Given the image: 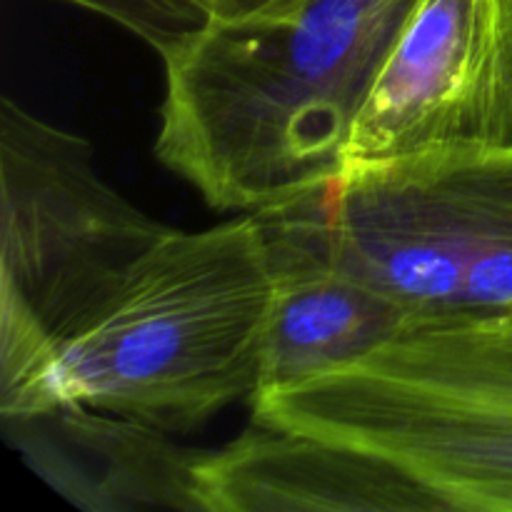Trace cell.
<instances>
[{
	"mask_svg": "<svg viewBox=\"0 0 512 512\" xmlns=\"http://www.w3.org/2000/svg\"><path fill=\"white\" fill-rule=\"evenodd\" d=\"M303 0H210L213 23H240V20L280 18L293 13Z\"/></svg>",
	"mask_w": 512,
	"mask_h": 512,
	"instance_id": "cell-11",
	"label": "cell"
},
{
	"mask_svg": "<svg viewBox=\"0 0 512 512\" xmlns=\"http://www.w3.org/2000/svg\"><path fill=\"white\" fill-rule=\"evenodd\" d=\"M413 5L303 0L280 18L210 23L160 55L155 158L220 213L325 188Z\"/></svg>",
	"mask_w": 512,
	"mask_h": 512,
	"instance_id": "cell-1",
	"label": "cell"
},
{
	"mask_svg": "<svg viewBox=\"0 0 512 512\" xmlns=\"http://www.w3.org/2000/svg\"><path fill=\"white\" fill-rule=\"evenodd\" d=\"M168 230L105 180L83 135L0 100V420L28 413L58 345Z\"/></svg>",
	"mask_w": 512,
	"mask_h": 512,
	"instance_id": "cell-4",
	"label": "cell"
},
{
	"mask_svg": "<svg viewBox=\"0 0 512 512\" xmlns=\"http://www.w3.org/2000/svg\"><path fill=\"white\" fill-rule=\"evenodd\" d=\"M270 310L273 273L253 213L170 228L58 345L23 418L75 403L173 435L198 428L260 393Z\"/></svg>",
	"mask_w": 512,
	"mask_h": 512,
	"instance_id": "cell-2",
	"label": "cell"
},
{
	"mask_svg": "<svg viewBox=\"0 0 512 512\" xmlns=\"http://www.w3.org/2000/svg\"><path fill=\"white\" fill-rule=\"evenodd\" d=\"M320 203L335 260L413 323L512 315V143L353 165Z\"/></svg>",
	"mask_w": 512,
	"mask_h": 512,
	"instance_id": "cell-5",
	"label": "cell"
},
{
	"mask_svg": "<svg viewBox=\"0 0 512 512\" xmlns=\"http://www.w3.org/2000/svg\"><path fill=\"white\" fill-rule=\"evenodd\" d=\"M205 512L443 510L385 460L318 435L255 423L198 470Z\"/></svg>",
	"mask_w": 512,
	"mask_h": 512,
	"instance_id": "cell-9",
	"label": "cell"
},
{
	"mask_svg": "<svg viewBox=\"0 0 512 512\" xmlns=\"http://www.w3.org/2000/svg\"><path fill=\"white\" fill-rule=\"evenodd\" d=\"M100 15L143 40L158 55L213 23L210 0H60Z\"/></svg>",
	"mask_w": 512,
	"mask_h": 512,
	"instance_id": "cell-10",
	"label": "cell"
},
{
	"mask_svg": "<svg viewBox=\"0 0 512 512\" xmlns=\"http://www.w3.org/2000/svg\"><path fill=\"white\" fill-rule=\"evenodd\" d=\"M250 408L255 423L385 460L443 510L512 512V315L413 323Z\"/></svg>",
	"mask_w": 512,
	"mask_h": 512,
	"instance_id": "cell-3",
	"label": "cell"
},
{
	"mask_svg": "<svg viewBox=\"0 0 512 512\" xmlns=\"http://www.w3.org/2000/svg\"><path fill=\"white\" fill-rule=\"evenodd\" d=\"M320 193L323 188L253 213L273 273L260 393L365 358L413 323L398 300L335 260Z\"/></svg>",
	"mask_w": 512,
	"mask_h": 512,
	"instance_id": "cell-7",
	"label": "cell"
},
{
	"mask_svg": "<svg viewBox=\"0 0 512 512\" xmlns=\"http://www.w3.org/2000/svg\"><path fill=\"white\" fill-rule=\"evenodd\" d=\"M512 143V0H415L350 130L345 168Z\"/></svg>",
	"mask_w": 512,
	"mask_h": 512,
	"instance_id": "cell-6",
	"label": "cell"
},
{
	"mask_svg": "<svg viewBox=\"0 0 512 512\" xmlns=\"http://www.w3.org/2000/svg\"><path fill=\"white\" fill-rule=\"evenodd\" d=\"M3 428L35 475L75 508L205 512V453L180 448L173 433L75 403L3 420Z\"/></svg>",
	"mask_w": 512,
	"mask_h": 512,
	"instance_id": "cell-8",
	"label": "cell"
}]
</instances>
